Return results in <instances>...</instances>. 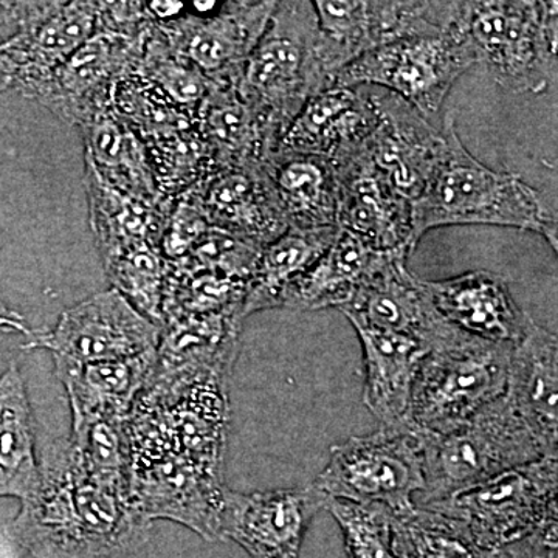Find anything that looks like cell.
Returning <instances> with one entry per match:
<instances>
[{
    "label": "cell",
    "instance_id": "6da1fadb",
    "mask_svg": "<svg viewBox=\"0 0 558 558\" xmlns=\"http://www.w3.org/2000/svg\"><path fill=\"white\" fill-rule=\"evenodd\" d=\"M39 486L22 501L10 534L40 558H97L138 537L148 523L123 488L95 480L68 444H58L39 468Z\"/></svg>",
    "mask_w": 558,
    "mask_h": 558
},
{
    "label": "cell",
    "instance_id": "7a4b0ae2",
    "mask_svg": "<svg viewBox=\"0 0 558 558\" xmlns=\"http://www.w3.org/2000/svg\"><path fill=\"white\" fill-rule=\"evenodd\" d=\"M442 156L427 189L411 202V253L427 231L447 226H498L535 231L557 250V215L519 174L490 170L462 145L454 119L442 123Z\"/></svg>",
    "mask_w": 558,
    "mask_h": 558
},
{
    "label": "cell",
    "instance_id": "3957f363",
    "mask_svg": "<svg viewBox=\"0 0 558 558\" xmlns=\"http://www.w3.org/2000/svg\"><path fill=\"white\" fill-rule=\"evenodd\" d=\"M336 78L314 2L282 0L242 65L234 87L267 130L281 140L304 105L333 87Z\"/></svg>",
    "mask_w": 558,
    "mask_h": 558
},
{
    "label": "cell",
    "instance_id": "277c9868",
    "mask_svg": "<svg viewBox=\"0 0 558 558\" xmlns=\"http://www.w3.org/2000/svg\"><path fill=\"white\" fill-rule=\"evenodd\" d=\"M478 64L505 89L542 94L557 80V2H457Z\"/></svg>",
    "mask_w": 558,
    "mask_h": 558
},
{
    "label": "cell",
    "instance_id": "5b68a950",
    "mask_svg": "<svg viewBox=\"0 0 558 558\" xmlns=\"http://www.w3.org/2000/svg\"><path fill=\"white\" fill-rule=\"evenodd\" d=\"M421 446L425 480L421 505L453 497L508 470L548 458L506 396L446 435L421 429Z\"/></svg>",
    "mask_w": 558,
    "mask_h": 558
},
{
    "label": "cell",
    "instance_id": "8992f818",
    "mask_svg": "<svg viewBox=\"0 0 558 558\" xmlns=\"http://www.w3.org/2000/svg\"><path fill=\"white\" fill-rule=\"evenodd\" d=\"M476 64V51L453 17L362 54L341 70L333 87H380L428 120L442 108L454 81Z\"/></svg>",
    "mask_w": 558,
    "mask_h": 558
},
{
    "label": "cell",
    "instance_id": "52a82bcc",
    "mask_svg": "<svg viewBox=\"0 0 558 558\" xmlns=\"http://www.w3.org/2000/svg\"><path fill=\"white\" fill-rule=\"evenodd\" d=\"M513 347L461 332L432 349L414 381L411 422L424 432L446 435L505 396Z\"/></svg>",
    "mask_w": 558,
    "mask_h": 558
},
{
    "label": "cell",
    "instance_id": "ba28073f",
    "mask_svg": "<svg viewBox=\"0 0 558 558\" xmlns=\"http://www.w3.org/2000/svg\"><path fill=\"white\" fill-rule=\"evenodd\" d=\"M558 458L508 470L453 497L416 505L462 521L481 548L499 550L542 531H557Z\"/></svg>",
    "mask_w": 558,
    "mask_h": 558
},
{
    "label": "cell",
    "instance_id": "9c48e42d",
    "mask_svg": "<svg viewBox=\"0 0 558 558\" xmlns=\"http://www.w3.org/2000/svg\"><path fill=\"white\" fill-rule=\"evenodd\" d=\"M314 486L328 498L409 512L416 508L413 495L425 487L421 429L414 424L380 427L344 440L332 447Z\"/></svg>",
    "mask_w": 558,
    "mask_h": 558
},
{
    "label": "cell",
    "instance_id": "30bf717a",
    "mask_svg": "<svg viewBox=\"0 0 558 558\" xmlns=\"http://www.w3.org/2000/svg\"><path fill=\"white\" fill-rule=\"evenodd\" d=\"M128 494L140 519H168L185 524L202 537H220L222 478L171 450L128 447Z\"/></svg>",
    "mask_w": 558,
    "mask_h": 558
},
{
    "label": "cell",
    "instance_id": "8fae6325",
    "mask_svg": "<svg viewBox=\"0 0 558 558\" xmlns=\"http://www.w3.org/2000/svg\"><path fill=\"white\" fill-rule=\"evenodd\" d=\"M149 32H117L98 22L94 36L25 97L80 128L112 109L116 84L137 69Z\"/></svg>",
    "mask_w": 558,
    "mask_h": 558
},
{
    "label": "cell",
    "instance_id": "7c38bea8",
    "mask_svg": "<svg viewBox=\"0 0 558 558\" xmlns=\"http://www.w3.org/2000/svg\"><path fill=\"white\" fill-rule=\"evenodd\" d=\"M160 336L159 326L110 289L62 312L49 332H32L24 349H47L75 363L109 362L156 349Z\"/></svg>",
    "mask_w": 558,
    "mask_h": 558
},
{
    "label": "cell",
    "instance_id": "4fadbf2b",
    "mask_svg": "<svg viewBox=\"0 0 558 558\" xmlns=\"http://www.w3.org/2000/svg\"><path fill=\"white\" fill-rule=\"evenodd\" d=\"M371 89V86H369ZM376 123L360 153L392 193L416 201L427 189L442 156V128L433 126L398 95L371 89Z\"/></svg>",
    "mask_w": 558,
    "mask_h": 558
},
{
    "label": "cell",
    "instance_id": "5bb4252c",
    "mask_svg": "<svg viewBox=\"0 0 558 558\" xmlns=\"http://www.w3.org/2000/svg\"><path fill=\"white\" fill-rule=\"evenodd\" d=\"M277 0H236L211 16L185 13L154 24L180 57L219 84H234L242 65L266 32Z\"/></svg>",
    "mask_w": 558,
    "mask_h": 558
},
{
    "label": "cell",
    "instance_id": "9a60e30c",
    "mask_svg": "<svg viewBox=\"0 0 558 558\" xmlns=\"http://www.w3.org/2000/svg\"><path fill=\"white\" fill-rule=\"evenodd\" d=\"M407 258L403 252L385 253L340 312L351 323L410 337L432 351L457 339L462 330L439 314L425 281L407 269Z\"/></svg>",
    "mask_w": 558,
    "mask_h": 558
},
{
    "label": "cell",
    "instance_id": "2e32d148",
    "mask_svg": "<svg viewBox=\"0 0 558 558\" xmlns=\"http://www.w3.org/2000/svg\"><path fill=\"white\" fill-rule=\"evenodd\" d=\"M318 28L337 75L362 54L433 27L450 24L454 2L317 0Z\"/></svg>",
    "mask_w": 558,
    "mask_h": 558
},
{
    "label": "cell",
    "instance_id": "e0dca14e",
    "mask_svg": "<svg viewBox=\"0 0 558 558\" xmlns=\"http://www.w3.org/2000/svg\"><path fill=\"white\" fill-rule=\"evenodd\" d=\"M326 501L314 484L253 494L226 488L220 537L234 539L252 558H300L307 527Z\"/></svg>",
    "mask_w": 558,
    "mask_h": 558
},
{
    "label": "cell",
    "instance_id": "ac0fdd59",
    "mask_svg": "<svg viewBox=\"0 0 558 558\" xmlns=\"http://www.w3.org/2000/svg\"><path fill=\"white\" fill-rule=\"evenodd\" d=\"M180 197L199 209L209 226L258 248L289 230L260 165L219 168Z\"/></svg>",
    "mask_w": 558,
    "mask_h": 558
},
{
    "label": "cell",
    "instance_id": "d6986e66",
    "mask_svg": "<svg viewBox=\"0 0 558 558\" xmlns=\"http://www.w3.org/2000/svg\"><path fill=\"white\" fill-rule=\"evenodd\" d=\"M359 148L332 161L339 180L337 227L377 252L410 256L411 204L385 185Z\"/></svg>",
    "mask_w": 558,
    "mask_h": 558
},
{
    "label": "cell",
    "instance_id": "ffe728a7",
    "mask_svg": "<svg viewBox=\"0 0 558 558\" xmlns=\"http://www.w3.org/2000/svg\"><path fill=\"white\" fill-rule=\"evenodd\" d=\"M425 288L450 325L481 340L517 344L534 322L513 300L508 279L492 271L425 281Z\"/></svg>",
    "mask_w": 558,
    "mask_h": 558
},
{
    "label": "cell",
    "instance_id": "44dd1931",
    "mask_svg": "<svg viewBox=\"0 0 558 558\" xmlns=\"http://www.w3.org/2000/svg\"><path fill=\"white\" fill-rule=\"evenodd\" d=\"M506 399L538 440L545 457H557L558 341L532 322L510 355Z\"/></svg>",
    "mask_w": 558,
    "mask_h": 558
},
{
    "label": "cell",
    "instance_id": "7402d4cb",
    "mask_svg": "<svg viewBox=\"0 0 558 558\" xmlns=\"http://www.w3.org/2000/svg\"><path fill=\"white\" fill-rule=\"evenodd\" d=\"M369 89V86H368ZM376 123L371 89L330 87L304 105L277 148L337 160L362 145Z\"/></svg>",
    "mask_w": 558,
    "mask_h": 558
},
{
    "label": "cell",
    "instance_id": "603a6c76",
    "mask_svg": "<svg viewBox=\"0 0 558 558\" xmlns=\"http://www.w3.org/2000/svg\"><path fill=\"white\" fill-rule=\"evenodd\" d=\"M357 332L365 359L363 400L381 427L413 424L411 396L422 360L429 349L400 333L351 323Z\"/></svg>",
    "mask_w": 558,
    "mask_h": 558
},
{
    "label": "cell",
    "instance_id": "cb8c5ba5",
    "mask_svg": "<svg viewBox=\"0 0 558 558\" xmlns=\"http://www.w3.org/2000/svg\"><path fill=\"white\" fill-rule=\"evenodd\" d=\"M100 2H57L31 32L2 49L9 61L11 89L27 95L97 32Z\"/></svg>",
    "mask_w": 558,
    "mask_h": 558
},
{
    "label": "cell",
    "instance_id": "d4e9b609",
    "mask_svg": "<svg viewBox=\"0 0 558 558\" xmlns=\"http://www.w3.org/2000/svg\"><path fill=\"white\" fill-rule=\"evenodd\" d=\"M260 168L289 229L337 227L339 180L332 160L277 148Z\"/></svg>",
    "mask_w": 558,
    "mask_h": 558
},
{
    "label": "cell",
    "instance_id": "484cf974",
    "mask_svg": "<svg viewBox=\"0 0 558 558\" xmlns=\"http://www.w3.org/2000/svg\"><path fill=\"white\" fill-rule=\"evenodd\" d=\"M156 349L130 359L97 363H75L53 357L58 379L68 389L73 421L100 416L128 417L132 403L153 369Z\"/></svg>",
    "mask_w": 558,
    "mask_h": 558
},
{
    "label": "cell",
    "instance_id": "4316f807",
    "mask_svg": "<svg viewBox=\"0 0 558 558\" xmlns=\"http://www.w3.org/2000/svg\"><path fill=\"white\" fill-rule=\"evenodd\" d=\"M84 189L89 202L92 234L102 263L131 250L160 247L171 207H150L113 189L98 175L87 157H84Z\"/></svg>",
    "mask_w": 558,
    "mask_h": 558
},
{
    "label": "cell",
    "instance_id": "83f0119b",
    "mask_svg": "<svg viewBox=\"0 0 558 558\" xmlns=\"http://www.w3.org/2000/svg\"><path fill=\"white\" fill-rule=\"evenodd\" d=\"M196 124L218 170L260 165L279 142L234 84H215L196 110Z\"/></svg>",
    "mask_w": 558,
    "mask_h": 558
},
{
    "label": "cell",
    "instance_id": "f1b7e54d",
    "mask_svg": "<svg viewBox=\"0 0 558 558\" xmlns=\"http://www.w3.org/2000/svg\"><path fill=\"white\" fill-rule=\"evenodd\" d=\"M84 157L108 185L150 207H171L161 199L150 171L148 154L137 132L110 109L80 126Z\"/></svg>",
    "mask_w": 558,
    "mask_h": 558
},
{
    "label": "cell",
    "instance_id": "f546056e",
    "mask_svg": "<svg viewBox=\"0 0 558 558\" xmlns=\"http://www.w3.org/2000/svg\"><path fill=\"white\" fill-rule=\"evenodd\" d=\"M339 227L289 229L260 248L245 289L242 318L259 311L284 307L288 293L332 244Z\"/></svg>",
    "mask_w": 558,
    "mask_h": 558
},
{
    "label": "cell",
    "instance_id": "4dcf8cb0",
    "mask_svg": "<svg viewBox=\"0 0 558 558\" xmlns=\"http://www.w3.org/2000/svg\"><path fill=\"white\" fill-rule=\"evenodd\" d=\"M354 234L339 229L336 240L303 278L290 289L284 307L322 311L348 306L362 282L376 269L381 256Z\"/></svg>",
    "mask_w": 558,
    "mask_h": 558
},
{
    "label": "cell",
    "instance_id": "1f68e13d",
    "mask_svg": "<svg viewBox=\"0 0 558 558\" xmlns=\"http://www.w3.org/2000/svg\"><path fill=\"white\" fill-rule=\"evenodd\" d=\"M31 403L16 363L0 377V497H31L39 486Z\"/></svg>",
    "mask_w": 558,
    "mask_h": 558
},
{
    "label": "cell",
    "instance_id": "d6a6232c",
    "mask_svg": "<svg viewBox=\"0 0 558 558\" xmlns=\"http://www.w3.org/2000/svg\"><path fill=\"white\" fill-rule=\"evenodd\" d=\"M391 545L396 558H505L481 548L462 521L421 506L392 513Z\"/></svg>",
    "mask_w": 558,
    "mask_h": 558
},
{
    "label": "cell",
    "instance_id": "836d02e7",
    "mask_svg": "<svg viewBox=\"0 0 558 558\" xmlns=\"http://www.w3.org/2000/svg\"><path fill=\"white\" fill-rule=\"evenodd\" d=\"M142 138L161 199L174 202L218 170L197 124L172 128Z\"/></svg>",
    "mask_w": 558,
    "mask_h": 558
},
{
    "label": "cell",
    "instance_id": "e575fe53",
    "mask_svg": "<svg viewBox=\"0 0 558 558\" xmlns=\"http://www.w3.org/2000/svg\"><path fill=\"white\" fill-rule=\"evenodd\" d=\"M126 418L100 416L73 421L69 442L76 461L87 473L108 486L123 490H128L130 468Z\"/></svg>",
    "mask_w": 558,
    "mask_h": 558
},
{
    "label": "cell",
    "instance_id": "d590c367",
    "mask_svg": "<svg viewBox=\"0 0 558 558\" xmlns=\"http://www.w3.org/2000/svg\"><path fill=\"white\" fill-rule=\"evenodd\" d=\"M137 72L154 84L168 100L193 116H196L201 102L216 84L196 65L175 53L154 25L145 40Z\"/></svg>",
    "mask_w": 558,
    "mask_h": 558
},
{
    "label": "cell",
    "instance_id": "8d00e7d4",
    "mask_svg": "<svg viewBox=\"0 0 558 558\" xmlns=\"http://www.w3.org/2000/svg\"><path fill=\"white\" fill-rule=\"evenodd\" d=\"M105 274L112 289L130 301L154 325L163 329L165 274L167 263L161 258L160 250L143 247L131 250L116 258L105 260Z\"/></svg>",
    "mask_w": 558,
    "mask_h": 558
},
{
    "label": "cell",
    "instance_id": "74e56055",
    "mask_svg": "<svg viewBox=\"0 0 558 558\" xmlns=\"http://www.w3.org/2000/svg\"><path fill=\"white\" fill-rule=\"evenodd\" d=\"M325 509L332 513L343 532L349 558H396L391 545V510L333 498H328Z\"/></svg>",
    "mask_w": 558,
    "mask_h": 558
},
{
    "label": "cell",
    "instance_id": "f35d334b",
    "mask_svg": "<svg viewBox=\"0 0 558 558\" xmlns=\"http://www.w3.org/2000/svg\"><path fill=\"white\" fill-rule=\"evenodd\" d=\"M260 248L238 240L227 231L209 226L185 258L175 260L180 267L191 270L213 271L227 277L248 281Z\"/></svg>",
    "mask_w": 558,
    "mask_h": 558
},
{
    "label": "cell",
    "instance_id": "ab89813d",
    "mask_svg": "<svg viewBox=\"0 0 558 558\" xmlns=\"http://www.w3.org/2000/svg\"><path fill=\"white\" fill-rule=\"evenodd\" d=\"M209 223L201 215L199 209L189 201L179 197L172 202L163 234L160 241V255L167 263H175L185 258Z\"/></svg>",
    "mask_w": 558,
    "mask_h": 558
},
{
    "label": "cell",
    "instance_id": "60d3db41",
    "mask_svg": "<svg viewBox=\"0 0 558 558\" xmlns=\"http://www.w3.org/2000/svg\"><path fill=\"white\" fill-rule=\"evenodd\" d=\"M57 2H0V50L32 31Z\"/></svg>",
    "mask_w": 558,
    "mask_h": 558
},
{
    "label": "cell",
    "instance_id": "b9f144b4",
    "mask_svg": "<svg viewBox=\"0 0 558 558\" xmlns=\"http://www.w3.org/2000/svg\"><path fill=\"white\" fill-rule=\"evenodd\" d=\"M505 558H557V531H542L505 548Z\"/></svg>",
    "mask_w": 558,
    "mask_h": 558
},
{
    "label": "cell",
    "instance_id": "7bdbcfd3",
    "mask_svg": "<svg viewBox=\"0 0 558 558\" xmlns=\"http://www.w3.org/2000/svg\"><path fill=\"white\" fill-rule=\"evenodd\" d=\"M0 329L21 332L27 337L32 336V330L25 326L24 318L16 312L9 310L2 301H0Z\"/></svg>",
    "mask_w": 558,
    "mask_h": 558
},
{
    "label": "cell",
    "instance_id": "ee69618b",
    "mask_svg": "<svg viewBox=\"0 0 558 558\" xmlns=\"http://www.w3.org/2000/svg\"><path fill=\"white\" fill-rule=\"evenodd\" d=\"M11 84H13V76H11L9 61L0 50V92L10 90Z\"/></svg>",
    "mask_w": 558,
    "mask_h": 558
}]
</instances>
